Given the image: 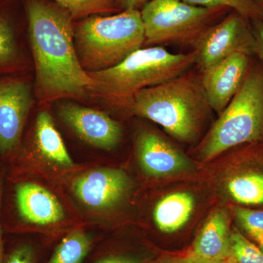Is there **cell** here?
Wrapping results in <instances>:
<instances>
[{
    "mask_svg": "<svg viewBox=\"0 0 263 263\" xmlns=\"http://www.w3.org/2000/svg\"><path fill=\"white\" fill-rule=\"evenodd\" d=\"M25 9L40 103L89 95L94 83L79 62L70 13L48 0H26Z\"/></svg>",
    "mask_w": 263,
    "mask_h": 263,
    "instance_id": "6da1fadb",
    "label": "cell"
},
{
    "mask_svg": "<svg viewBox=\"0 0 263 263\" xmlns=\"http://www.w3.org/2000/svg\"><path fill=\"white\" fill-rule=\"evenodd\" d=\"M195 59L194 51L172 53L160 46L140 48L113 67L87 72L94 83L89 95L131 111L139 91L187 72Z\"/></svg>",
    "mask_w": 263,
    "mask_h": 263,
    "instance_id": "7a4b0ae2",
    "label": "cell"
},
{
    "mask_svg": "<svg viewBox=\"0 0 263 263\" xmlns=\"http://www.w3.org/2000/svg\"><path fill=\"white\" fill-rule=\"evenodd\" d=\"M211 110L201 77L186 72L141 90L135 97L131 112L160 124L179 141H190Z\"/></svg>",
    "mask_w": 263,
    "mask_h": 263,
    "instance_id": "3957f363",
    "label": "cell"
},
{
    "mask_svg": "<svg viewBox=\"0 0 263 263\" xmlns=\"http://www.w3.org/2000/svg\"><path fill=\"white\" fill-rule=\"evenodd\" d=\"M74 41L86 72L119 65L144 45V27L139 10L110 16L91 15L74 25Z\"/></svg>",
    "mask_w": 263,
    "mask_h": 263,
    "instance_id": "277c9868",
    "label": "cell"
},
{
    "mask_svg": "<svg viewBox=\"0 0 263 263\" xmlns=\"http://www.w3.org/2000/svg\"><path fill=\"white\" fill-rule=\"evenodd\" d=\"M200 150L212 160L233 147L263 142V68L248 70L236 95L219 114Z\"/></svg>",
    "mask_w": 263,
    "mask_h": 263,
    "instance_id": "5b68a950",
    "label": "cell"
},
{
    "mask_svg": "<svg viewBox=\"0 0 263 263\" xmlns=\"http://www.w3.org/2000/svg\"><path fill=\"white\" fill-rule=\"evenodd\" d=\"M224 9L196 6L181 0H150L141 11L144 45H193Z\"/></svg>",
    "mask_w": 263,
    "mask_h": 263,
    "instance_id": "8992f818",
    "label": "cell"
},
{
    "mask_svg": "<svg viewBox=\"0 0 263 263\" xmlns=\"http://www.w3.org/2000/svg\"><path fill=\"white\" fill-rule=\"evenodd\" d=\"M248 20L234 13L200 34L193 46L195 64L201 72L233 53L254 54V36Z\"/></svg>",
    "mask_w": 263,
    "mask_h": 263,
    "instance_id": "52a82bcc",
    "label": "cell"
},
{
    "mask_svg": "<svg viewBox=\"0 0 263 263\" xmlns=\"http://www.w3.org/2000/svg\"><path fill=\"white\" fill-rule=\"evenodd\" d=\"M32 87L24 75L0 76V155L18 149L32 105Z\"/></svg>",
    "mask_w": 263,
    "mask_h": 263,
    "instance_id": "ba28073f",
    "label": "cell"
},
{
    "mask_svg": "<svg viewBox=\"0 0 263 263\" xmlns=\"http://www.w3.org/2000/svg\"><path fill=\"white\" fill-rule=\"evenodd\" d=\"M131 188V181L120 169L100 168L90 171L76 179L72 190L86 206L107 209L115 206Z\"/></svg>",
    "mask_w": 263,
    "mask_h": 263,
    "instance_id": "9c48e42d",
    "label": "cell"
},
{
    "mask_svg": "<svg viewBox=\"0 0 263 263\" xmlns=\"http://www.w3.org/2000/svg\"><path fill=\"white\" fill-rule=\"evenodd\" d=\"M59 115L83 141L91 146L111 149L121 141L122 129L106 114L77 104H62Z\"/></svg>",
    "mask_w": 263,
    "mask_h": 263,
    "instance_id": "30bf717a",
    "label": "cell"
},
{
    "mask_svg": "<svg viewBox=\"0 0 263 263\" xmlns=\"http://www.w3.org/2000/svg\"><path fill=\"white\" fill-rule=\"evenodd\" d=\"M249 70V56L235 53L202 71L201 82L212 110L220 114L236 95Z\"/></svg>",
    "mask_w": 263,
    "mask_h": 263,
    "instance_id": "8fae6325",
    "label": "cell"
},
{
    "mask_svg": "<svg viewBox=\"0 0 263 263\" xmlns=\"http://www.w3.org/2000/svg\"><path fill=\"white\" fill-rule=\"evenodd\" d=\"M136 150L140 165L148 176L161 177L193 168L187 157L155 132L141 133L137 140Z\"/></svg>",
    "mask_w": 263,
    "mask_h": 263,
    "instance_id": "7c38bea8",
    "label": "cell"
},
{
    "mask_svg": "<svg viewBox=\"0 0 263 263\" xmlns=\"http://www.w3.org/2000/svg\"><path fill=\"white\" fill-rule=\"evenodd\" d=\"M15 200L19 216L29 224L49 226L65 218V211L57 197L37 183L17 184Z\"/></svg>",
    "mask_w": 263,
    "mask_h": 263,
    "instance_id": "4fadbf2b",
    "label": "cell"
},
{
    "mask_svg": "<svg viewBox=\"0 0 263 263\" xmlns=\"http://www.w3.org/2000/svg\"><path fill=\"white\" fill-rule=\"evenodd\" d=\"M232 231L229 219L222 211L209 216L193 243L191 252L202 258L221 260L231 257Z\"/></svg>",
    "mask_w": 263,
    "mask_h": 263,
    "instance_id": "5bb4252c",
    "label": "cell"
},
{
    "mask_svg": "<svg viewBox=\"0 0 263 263\" xmlns=\"http://www.w3.org/2000/svg\"><path fill=\"white\" fill-rule=\"evenodd\" d=\"M194 207L195 199L191 194H170L156 205L154 211L156 226L163 233H174L187 222Z\"/></svg>",
    "mask_w": 263,
    "mask_h": 263,
    "instance_id": "9a60e30c",
    "label": "cell"
},
{
    "mask_svg": "<svg viewBox=\"0 0 263 263\" xmlns=\"http://www.w3.org/2000/svg\"><path fill=\"white\" fill-rule=\"evenodd\" d=\"M34 143L38 152L50 162L65 167L73 166V162L55 127L51 116L45 110L38 114L36 119Z\"/></svg>",
    "mask_w": 263,
    "mask_h": 263,
    "instance_id": "2e32d148",
    "label": "cell"
},
{
    "mask_svg": "<svg viewBox=\"0 0 263 263\" xmlns=\"http://www.w3.org/2000/svg\"><path fill=\"white\" fill-rule=\"evenodd\" d=\"M25 67L14 26L0 10V76L24 75Z\"/></svg>",
    "mask_w": 263,
    "mask_h": 263,
    "instance_id": "e0dca14e",
    "label": "cell"
},
{
    "mask_svg": "<svg viewBox=\"0 0 263 263\" xmlns=\"http://www.w3.org/2000/svg\"><path fill=\"white\" fill-rule=\"evenodd\" d=\"M227 190L237 203L263 205V168L243 167L228 181Z\"/></svg>",
    "mask_w": 263,
    "mask_h": 263,
    "instance_id": "ac0fdd59",
    "label": "cell"
},
{
    "mask_svg": "<svg viewBox=\"0 0 263 263\" xmlns=\"http://www.w3.org/2000/svg\"><path fill=\"white\" fill-rule=\"evenodd\" d=\"M92 240L80 230L66 235L48 263H81L91 249Z\"/></svg>",
    "mask_w": 263,
    "mask_h": 263,
    "instance_id": "d6986e66",
    "label": "cell"
},
{
    "mask_svg": "<svg viewBox=\"0 0 263 263\" xmlns=\"http://www.w3.org/2000/svg\"><path fill=\"white\" fill-rule=\"evenodd\" d=\"M70 13L73 20L112 13L118 9L117 0H52Z\"/></svg>",
    "mask_w": 263,
    "mask_h": 263,
    "instance_id": "ffe728a7",
    "label": "cell"
},
{
    "mask_svg": "<svg viewBox=\"0 0 263 263\" xmlns=\"http://www.w3.org/2000/svg\"><path fill=\"white\" fill-rule=\"evenodd\" d=\"M196 6L208 8H232L250 20L263 19V8L253 0H181Z\"/></svg>",
    "mask_w": 263,
    "mask_h": 263,
    "instance_id": "44dd1931",
    "label": "cell"
},
{
    "mask_svg": "<svg viewBox=\"0 0 263 263\" xmlns=\"http://www.w3.org/2000/svg\"><path fill=\"white\" fill-rule=\"evenodd\" d=\"M231 255L236 263H263V252L258 246L238 230L232 231Z\"/></svg>",
    "mask_w": 263,
    "mask_h": 263,
    "instance_id": "7402d4cb",
    "label": "cell"
},
{
    "mask_svg": "<svg viewBox=\"0 0 263 263\" xmlns=\"http://www.w3.org/2000/svg\"><path fill=\"white\" fill-rule=\"evenodd\" d=\"M233 212L240 226L247 233L252 230H263V211L235 206Z\"/></svg>",
    "mask_w": 263,
    "mask_h": 263,
    "instance_id": "603a6c76",
    "label": "cell"
},
{
    "mask_svg": "<svg viewBox=\"0 0 263 263\" xmlns=\"http://www.w3.org/2000/svg\"><path fill=\"white\" fill-rule=\"evenodd\" d=\"M145 263H236L233 257L221 259V260H213L202 258L195 255L190 251L185 254H171V255L162 256L155 260L146 261Z\"/></svg>",
    "mask_w": 263,
    "mask_h": 263,
    "instance_id": "cb8c5ba5",
    "label": "cell"
},
{
    "mask_svg": "<svg viewBox=\"0 0 263 263\" xmlns=\"http://www.w3.org/2000/svg\"><path fill=\"white\" fill-rule=\"evenodd\" d=\"M4 263H34V252L29 245H22L12 251Z\"/></svg>",
    "mask_w": 263,
    "mask_h": 263,
    "instance_id": "d4e9b609",
    "label": "cell"
},
{
    "mask_svg": "<svg viewBox=\"0 0 263 263\" xmlns=\"http://www.w3.org/2000/svg\"><path fill=\"white\" fill-rule=\"evenodd\" d=\"M252 30L254 36V52L263 62V19H254Z\"/></svg>",
    "mask_w": 263,
    "mask_h": 263,
    "instance_id": "484cf974",
    "label": "cell"
},
{
    "mask_svg": "<svg viewBox=\"0 0 263 263\" xmlns=\"http://www.w3.org/2000/svg\"><path fill=\"white\" fill-rule=\"evenodd\" d=\"M146 261L130 255H110L100 259L96 263H145Z\"/></svg>",
    "mask_w": 263,
    "mask_h": 263,
    "instance_id": "4316f807",
    "label": "cell"
},
{
    "mask_svg": "<svg viewBox=\"0 0 263 263\" xmlns=\"http://www.w3.org/2000/svg\"><path fill=\"white\" fill-rule=\"evenodd\" d=\"M150 0H117V4L123 10H138Z\"/></svg>",
    "mask_w": 263,
    "mask_h": 263,
    "instance_id": "83f0119b",
    "label": "cell"
},
{
    "mask_svg": "<svg viewBox=\"0 0 263 263\" xmlns=\"http://www.w3.org/2000/svg\"><path fill=\"white\" fill-rule=\"evenodd\" d=\"M247 233L252 239L257 242L259 248L263 252V230H252Z\"/></svg>",
    "mask_w": 263,
    "mask_h": 263,
    "instance_id": "f1b7e54d",
    "label": "cell"
},
{
    "mask_svg": "<svg viewBox=\"0 0 263 263\" xmlns=\"http://www.w3.org/2000/svg\"><path fill=\"white\" fill-rule=\"evenodd\" d=\"M3 178L0 174V216H1L2 199H3ZM0 263H4L3 239H2L1 224H0Z\"/></svg>",
    "mask_w": 263,
    "mask_h": 263,
    "instance_id": "f546056e",
    "label": "cell"
},
{
    "mask_svg": "<svg viewBox=\"0 0 263 263\" xmlns=\"http://www.w3.org/2000/svg\"><path fill=\"white\" fill-rule=\"evenodd\" d=\"M259 1L261 2V3H262V4L263 5V0H259Z\"/></svg>",
    "mask_w": 263,
    "mask_h": 263,
    "instance_id": "4dcf8cb0",
    "label": "cell"
}]
</instances>
